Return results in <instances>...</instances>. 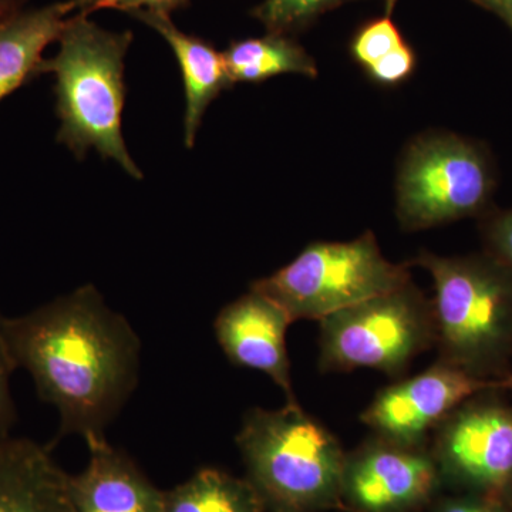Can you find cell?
I'll use <instances>...</instances> for the list:
<instances>
[{"label": "cell", "instance_id": "6da1fadb", "mask_svg": "<svg viewBox=\"0 0 512 512\" xmlns=\"http://www.w3.org/2000/svg\"><path fill=\"white\" fill-rule=\"evenodd\" d=\"M16 367L60 414L59 439L104 436L137 386L140 339L93 285L5 319Z\"/></svg>", "mask_w": 512, "mask_h": 512}, {"label": "cell", "instance_id": "7a4b0ae2", "mask_svg": "<svg viewBox=\"0 0 512 512\" xmlns=\"http://www.w3.org/2000/svg\"><path fill=\"white\" fill-rule=\"evenodd\" d=\"M57 42L56 57L43 60L40 67V74L56 77L57 143L69 147L79 160L94 148L140 180L143 174L128 154L121 133L126 104L124 60L133 33L111 32L89 16L72 15Z\"/></svg>", "mask_w": 512, "mask_h": 512}, {"label": "cell", "instance_id": "3957f363", "mask_svg": "<svg viewBox=\"0 0 512 512\" xmlns=\"http://www.w3.org/2000/svg\"><path fill=\"white\" fill-rule=\"evenodd\" d=\"M414 265L433 279L440 359L481 379L512 383V271L487 252H420Z\"/></svg>", "mask_w": 512, "mask_h": 512}, {"label": "cell", "instance_id": "277c9868", "mask_svg": "<svg viewBox=\"0 0 512 512\" xmlns=\"http://www.w3.org/2000/svg\"><path fill=\"white\" fill-rule=\"evenodd\" d=\"M249 483L272 512L339 507L346 454L338 439L298 402L251 409L237 434Z\"/></svg>", "mask_w": 512, "mask_h": 512}, {"label": "cell", "instance_id": "5b68a950", "mask_svg": "<svg viewBox=\"0 0 512 512\" xmlns=\"http://www.w3.org/2000/svg\"><path fill=\"white\" fill-rule=\"evenodd\" d=\"M412 282L409 265L384 258L372 232L349 242H313L251 289L264 293L295 320H322Z\"/></svg>", "mask_w": 512, "mask_h": 512}, {"label": "cell", "instance_id": "8992f818", "mask_svg": "<svg viewBox=\"0 0 512 512\" xmlns=\"http://www.w3.org/2000/svg\"><path fill=\"white\" fill-rule=\"evenodd\" d=\"M319 322L323 372L375 369L396 377L436 345L433 303L413 282Z\"/></svg>", "mask_w": 512, "mask_h": 512}, {"label": "cell", "instance_id": "52a82bcc", "mask_svg": "<svg viewBox=\"0 0 512 512\" xmlns=\"http://www.w3.org/2000/svg\"><path fill=\"white\" fill-rule=\"evenodd\" d=\"M493 185V171L480 148L456 134H426L407 147L400 161L397 220L407 231L463 220L483 210Z\"/></svg>", "mask_w": 512, "mask_h": 512}, {"label": "cell", "instance_id": "ba28073f", "mask_svg": "<svg viewBox=\"0 0 512 512\" xmlns=\"http://www.w3.org/2000/svg\"><path fill=\"white\" fill-rule=\"evenodd\" d=\"M497 393L471 397L441 421L434 458L454 483L498 498L512 485V406Z\"/></svg>", "mask_w": 512, "mask_h": 512}, {"label": "cell", "instance_id": "9c48e42d", "mask_svg": "<svg viewBox=\"0 0 512 512\" xmlns=\"http://www.w3.org/2000/svg\"><path fill=\"white\" fill-rule=\"evenodd\" d=\"M508 389L511 382L481 379L439 360L426 372L386 387L360 419L383 439L424 446L429 431L471 397Z\"/></svg>", "mask_w": 512, "mask_h": 512}, {"label": "cell", "instance_id": "30bf717a", "mask_svg": "<svg viewBox=\"0 0 512 512\" xmlns=\"http://www.w3.org/2000/svg\"><path fill=\"white\" fill-rule=\"evenodd\" d=\"M440 470L424 446H404L377 436L346 456L342 497L362 512H403L433 493Z\"/></svg>", "mask_w": 512, "mask_h": 512}, {"label": "cell", "instance_id": "8fae6325", "mask_svg": "<svg viewBox=\"0 0 512 512\" xmlns=\"http://www.w3.org/2000/svg\"><path fill=\"white\" fill-rule=\"evenodd\" d=\"M292 320L284 308L264 293L249 289L225 306L214 322L215 336L232 365L265 373L285 393H293L286 332Z\"/></svg>", "mask_w": 512, "mask_h": 512}, {"label": "cell", "instance_id": "7c38bea8", "mask_svg": "<svg viewBox=\"0 0 512 512\" xmlns=\"http://www.w3.org/2000/svg\"><path fill=\"white\" fill-rule=\"evenodd\" d=\"M89 463L70 476L79 512H165V491L158 490L133 460L106 437H89Z\"/></svg>", "mask_w": 512, "mask_h": 512}, {"label": "cell", "instance_id": "4fadbf2b", "mask_svg": "<svg viewBox=\"0 0 512 512\" xmlns=\"http://www.w3.org/2000/svg\"><path fill=\"white\" fill-rule=\"evenodd\" d=\"M52 446L0 437V512H79Z\"/></svg>", "mask_w": 512, "mask_h": 512}, {"label": "cell", "instance_id": "5bb4252c", "mask_svg": "<svg viewBox=\"0 0 512 512\" xmlns=\"http://www.w3.org/2000/svg\"><path fill=\"white\" fill-rule=\"evenodd\" d=\"M131 16L163 36L180 63L187 101L184 140L185 146L194 147L202 117L211 101L217 99L225 89L234 86L224 56L207 40L178 29L168 13L138 10Z\"/></svg>", "mask_w": 512, "mask_h": 512}, {"label": "cell", "instance_id": "9a60e30c", "mask_svg": "<svg viewBox=\"0 0 512 512\" xmlns=\"http://www.w3.org/2000/svg\"><path fill=\"white\" fill-rule=\"evenodd\" d=\"M70 15L64 0L20 10L0 23V101L40 76L43 52L62 36Z\"/></svg>", "mask_w": 512, "mask_h": 512}, {"label": "cell", "instance_id": "2e32d148", "mask_svg": "<svg viewBox=\"0 0 512 512\" xmlns=\"http://www.w3.org/2000/svg\"><path fill=\"white\" fill-rule=\"evenodd\" d=\"M232 83H261L281 74L315 79L318 66L302 46L281 33L237 40L222 52Z\"/></svg>", "mask_w": 512, "mask_h": 512}, {"label": "cell", "instance_id": "e0dca14e", "mask_svg": "<svg viewBox=\"0 0 512 512\" xmlns=\"http://www.w3.org/2000/svg\"><path fill=\"white\" fill-rule=\"evenodd\" d=\"M261 497L248 480L218 468L205 467L165 491V512H265Z\"/></svg>", "mask_w": 512, "mask_h": 512}, {"label": "cell", "instance_id": "ac0fdd59", "mask_svg": "<svg viewBox=\"0 0 512 512\" xmlns=\"http://www.w3.org/2000/svg\"><path fill=\"white\" fill-rule=\"evenodd\" d=\"M404 43L406 42L402 33L392 19H377L367 23L365 28L357 33L352 42V55L357 63L369 69L377 60L389 55Z\"/></svg>", "mask_w": 512, "mask_h": 512}, {"label": "cell", "instance_id": "d6986e66", "mask_svg": "<svg viewBox=\"0 0 512 512\" xmlns=\"http://www.w3.org/2000/svg\"><path fill=\"white\" fill-rule=\"evenodd\" d=\"M191 0H69L70 10L74 15L90 16L97 10L114 9L134 13L138 10L147 12L171 13L184 8Z\"/></svg>", "mask_w": 512, "mask_h": 512}, {"label": "cell", "instance_id": "ffe728a7", "mask_svg": "<svg viewBox=\"0 0 512 512\" xmlns=\"http://www.w3.org/2000/svg\"><path fill=\"white\" fill-rule=\"evenodd\" d=\"M5 316L0 312V437L10 436L13 426L18 420L15 402L10 393V377L18 367L10 353L5 333Z\"/></svg>", "mask_w": 512, "mask_h": 512}, {"label": "cell", "instance_id": "44dd1931", "mask_svg": "<svg viewBox=\"0 0 512 512\" xmlns=\"http://www.w3.org/2000/svg\"><path fill=\"white\" fill-rule=\"evenodd\" d=\"M414 66H416V56H414L412 47L404 43L389 55L377 60L366 70L375 82L392 86V84L402 83L403 80L410 77Z\"/></svg>", "mask_w": 512, "mask_h": 512}, {"label": "cell", "instance_id": "7402d4cb", "mask_svg": "<svg viewBox=\"0 0 512 512\" xmlns=\"http://www.w3.org/2000/svg\"><path fill=\"white\" fill-rule=\"evenodd\" d=\"M487 254L512 271V210L500 212L484 228Z\"/></svg>", "mask_w": 512, "mask_h": 512}, {"label": "cell", "instance_id": "603a6c76", "mask_svg": "<svg viewBox=\"0 0 512 512\" xmlns=\"http://www.w3.org/2000/svg\"><path fill=\"white\" fill-rule=\"evenodd\" d=\"M437 512H511L503 501L490 495L471 494L444 501Z\"/></svg>", "mask_w": 512, "mask_h": 512}, {"label": "cell", "instance_id": "cb8c5ba5", "mask_svg": "<svg viewBox=\"0 0 512 512\" xmlns=\"http://www.w3.org/2000/svg\"><path fill=\"white\" fill-rule=\"evenodd\" d=\"M474 2L490 10V12L495 13V15L500 16L508 26L511 25L512 0H474Z\"/></svg>", "mask_w": 512, "mask_h": 512}, {"label": "cell", "instance_id": "d4e9b609", "mask_svg": "<svg viewBox=\"0 0 512 512\" xmlns=\"http://www.w3.org/2000/svg\"><path fill=\"white\" fill-rule=\"evenodd\" d=\"M29 0H0V23L25 9Z\"/></svg>", "mask_w": 512, "mask_h": 512}, {"label": "cell", "instance_id": "484cf974", "mask_svg": "<svg viewBox=\"0 0 512 512\" xmlns=\"http://www.w3.org/2000/svg\"><path fill=\"white\" fill-rule=\"evenodd\" d=\"M510 28L512 29V23H511V25H510Z\"/></svg>", "mask_w": 512, "mask_h": 512}]
</instances>
